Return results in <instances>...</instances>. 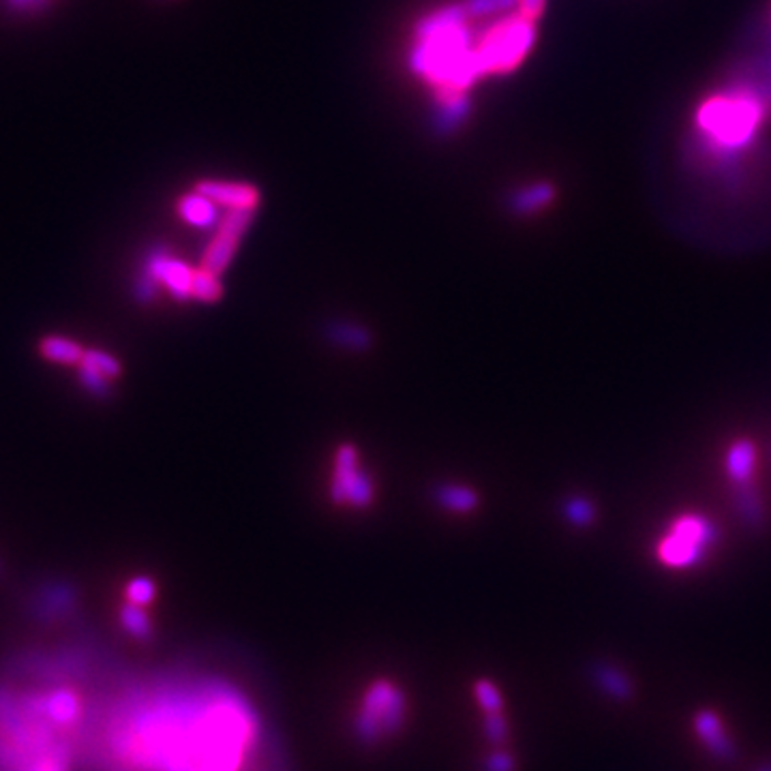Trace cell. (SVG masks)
Segmentation results:
<instances>
[{"label": "cell", "instance_id": "13", "mask_svg": "<svg viewBox=\"0 0 771 771\" xmlns=\"http://www.w3.org/2000/svg\"><path fill=\"white\" fill-rule=\"evenodd\" d=\"M757 467V448L748 440H739L727 452V474L739 487H748Z\"/></svg>", "mask_w": 771, "mask_h": 771}, {"label": "cell", "instance_id": "15", "mask_svg": "<svg viewBox=\"0 0 771 771\" xmlns=\"http://www.w3.org/2000/svg\"><path fill=\"white\" fill-rule=\"evenodd\" d=\"M39 352L45 360L56 362V365H80L84 358V347L78 341L60 335L41 339Z\"/></svg>", "mask_w": 771, "mask_h": 771}, {"label": "cell", "instance_id": "20", "mask_svg": "<svg viewBox=\"0 0 771 771\" xmlns=\"http://www.w3.org/2000/svg\"><path fill=\"white\" fill-rule=\"evenodd\" d=\"M223 296V285L217 275L208 272L204 268L193 272L191 281V298L200 302H217Z\"/></svg>", "mask_w": 771, "mask_h": 771}, {"label": "cell", "instance_id": "14", "mask_svg": "<svg viewBox=\"0 0 771 771\" xmlns=\"http://www.w3.org/2000/svg\"><path fill=\"white\" fill-rule=\"evenodd\" d=\"M440 99V110H437L435 116V125L440 129V133H452L457 131L463 123L467 114H470V97L467 93L461 95H444L437 97Z\"/></svg>", "mask_w": 771, "mask_h": 771}, {"label": "cell", "instance_id": "9", "mask_svg": "<svg viewBox=\"0 0 771 771\" xmlns=\"http://www.w3.org/2000/svg\"><path fill=\"white\" fill-rule=\"evenodd\" d=\"M195 191L206 195L217 206L225 208H257L260 191L245 183H230V180H202L195 185Z\"/></svg>", "mask_w": 771, "mask_h": 771}, {"label": "cell", "instance_id": "26", "mask_svg": "<svg viewBox=\"0 0 771 771\" xmlns=\"http://www.w3.org/2000/svg\"><path fill=\"white\" fill-rule=\"evenodd\" d=\"M125 596H127V602L138 604V607H146V604L155 600L157 585L153 579H148V577H135L129 581V585L125 589Z\"/></svg>", "mask_w": 771, "mask_h": 771}, {"label": "cell", "instance_id": "3", "mask_svg": "<svg viewBox=\"0 0 771 771\" xmlns=\"http://www.w3.org/2000/svg\"><path fill=\"white\" fill-rule=\"evenodd\" d=\"M536 43V22L525 15H508L493 24L476 45L482 71L508 73L517 69Z\"/></svg>", "mask_w": 771, "mask_h": 771}, {"label": "cell", "instance_id": "24", "mask_svg": "<svg viewBox=\"0 0 771 771\" xmlns=\"http://www.w3.org/2000/svg\"><path fill=\"white\" fill-rule=\"evenodd\" d=\"M474 694H476V701H478L482 712H485V716L502 714L504 697H502L500 688H497L493 682H489V679H480V682H476Z\"/></svg>", "mask_w": 771, "mask_h": 771}, {"label": "cell", "instance_id": "6", "mask_svg": "<svg viewBox=\"0 0 771 771\" xmlns=\"http://www.w3.org/2000/svg\"><path fill=\"white\" fill-rule=\"evenodd\" d=\"M375 487L371 478L362 472L358 450L352 444H343L335 457V474L330 482V497L335 504L367 508L373 502Z\"/></svg>", "mask_w": 771, "mask_h": 771}, {"label": "cell", "instance_id": "25", "mask_svg": "<svg viewBox=\"0 0 771 771\" xmlns=\"http://www.w3.org/2000/svg\"><path fill=\"white\" fill-rule=\"evenodd\" d=\"M73 600H75V596L71 592V587H52V592L41 596L39 615L50 617V615L65 613L73 604Z\"/></svg>", "mask_w": 771, "mask_h": 771}, {"label": "cell", "instance_id": "22", "mask_svg": "<svg viewBox=\"0 0 771 771\" xmlns=\"http://www.w3.org/2000/svg\"><path fill=\"white\" fill-rule=\"evenodd\" d=\"M461 7L467 18H489V15H500L519 7V0H463Z\"/></svg>", "mask_w": 771, "mask_h": 771}, {"label": "cell", "instance_id": "16", "mask_svg": "<svg viewBox=\"0 0 771 771\" xmlns=\"http://www.w3.org/2000/svg\"><path fill=\"white\" fill-rule=\"evenodd\" d=\"M555 198V187L551 183H534L514 193L510 202L517 215H532L536 210L549 206Z\"/></svg>", "mask_w": 771, "mask_h": 771}, {"label": "cell", "instance_id": "17", "mask_svg": "<svg viewBox=\"0 0 771 771\" xmlns=\"http://www.w3.org/2000/svg\"><path fill=\"white\" fill-rule=\"evenodd\" d=\"M435 500L452 512H472L478 506V495L463 485H442L435 491Z\"/></svg>", "mask_w": 771, "mask_h": 771}, {"label": "cell", "instance_id": "23", "mask_svg": "<svg viewBox=\"0 0 771 771\" xmlns=\"http://www.w3.org/2000/svg\"><path fill=\"white\" fill-rule=\"evenodd\" d=\"M80 365L99 371L101 375L108 377V380H116V377H120V373H123V365H120L112 354L103 350H84V358Z\"/></svg>", "mask_w": 771, "mask_h": 771}, {"label": "cell", "instance_id": "11", "mask_svg": "<svg viewBox=\"0 0 771 771\" xmlns=\"http://www.w3.org/2000/svg\"><path fill=\"white\" fill-rule=\"evenodd\" d=\"M176 208H178L180 219L193 225V228L208 230V228H215V225L219 223L217 204L198 191L183 195V198L178 200Z\"/></svg>", "mask_w": 771, "mask_h": 771}, {"label": "cell", "instance_id": "30", "mask_svg": "<svg viewBox=\"0 0 771 771\" xmlns=\"http://www.w3.org/2000/svg\"><path fill=\"white\" fill-rule=\"evenodd\" d=\"M514 759L508 752H493L485 761V771H514Z\"/></svg>", "mask_w": 771, "mask_h": 771}, {"label": "cell", "instance_id": "5", "mask_svg": "<svg viewBox=\"0 0 771 771\" xmlns=\"http://www.w3.org/2000/svg\"><path fill=\"white\" fill-rule=\"evenodd\" d=\"M716 540V529L703 514H682L658 542L656 555L667 568H690L699 564Z\"/></svg>", "mask_w": 771, "mask_h": 771}, {"label": "cell", "instance_id": "19", "mask_svg": "<svg viewBox=\"0 0 771 771\" xmlns=\"http://www.w3.org/2000/svg\"><path fill=\"white\" fill-rule=\"evenodd\" d=\"M330 339L343 345V347H350V350H367V347L371 345V335L369 330H365L362 326H356V324H335L330 328Z\"/></svg>", "mask_w": 771, "mask_h": 771}, {"label": "cell", "instance_id": "32", "mask_svg": "<svg viewBox=\"0 0 771 771\" xmlns=\"http://www.w3.org/2000/svg\"><path fill=\"white\" fill-rule=\"evenodd\" d=\"M5 3L13 11H39L50 3V0H5Z\"/></svg>", "mask_w": 771, "mask_h": 771}, {"label": "cell", "instance_id": "18", "mask_svg": "<svg viewBox=\"0 0 771 771\" xmlns=\"http://www.w3.org/2000/svg\"><path fill=\"white\" fill-rule=\"evenodd\" d=\"M594 673H596V682L602 686L604 692H609L611 697H615V699H630L632 697V686L622 671H617L615 667H609V664H600Z\"/></svg>", "mask_w": 771, "mask_h": 771}, {"label": "cell", "instance_id": "28", "mask_svg": "<svg viewBox=\"0 0 771 771\" xmlns=\"http://www.w3.org/2000/svg\"><path fill=\"white\" fill-rule=\"evenodd\" d=\"M110 382L108 377L101 375L99 371L90 369L86 365H80V384L90 392V395L95 397H108L110 395Z\"/></svg>", "mask_w": 771, "mask_h": 771}, {"label": "cell", "instance_id": "31", "mask_svg": "<svg viewBox=\"0 0 771 771\" xmlns=\"http://www.w3.org/2000/svg\"><path fill=\"white\" fill-rule=\"evenodd\" d=\"M544 5H547V0H519V13L536 22L544 11Z\"/></svg>", "mask_w": 771, "mask_h": 771}, {"label": "cell", "instance_id": "2", "mask_svg": "<svg viewBox=\"0 0 771 771\" xmlns=\"http://www.w3.org/2000/svg\"><path fill=\"white\" fill-rule=\"evenodd\" d=\"M761 123L759 103L750 97H716L699 112V127L714 144L737 150L746 146Z\"/></svg>", "mask_w": 771, "mask_h": 771}, {"label": "cell", "instance_id": "1", "mask_svg": "<svg viewBox=\"0 0 771 771\" xmlns=\"http://www.w3.org/2000/svg\"><path fill=\"white\" fill-rule=\"evenodd\" d=\"M410 67L435 86L437 97L467 93L476 80L485 78L461 3L437 9L418 22Z\"/></svg>", "mask_w": 771, "mask_h": 771}, {"label": "cell", "instance_id": "33", "mask_svg": "<svg viewBox=\"0 0 771 771\" xmlns=\"http://www.w3.org/2000/svg\"><path fill=\"white\" fill-rule=\"evenodd\" d=\"M33 771H65V765L54 757H48V759H43L41 763H37V767Z\"/></svg>", "mask_w": 771, "mask_h": 771}, {"label": "cell", "instance_id": "7", "mask_svg": "<svg viewBox=\"0 0 771 771\" xmlns=\"http://www.w3.org/2000/svg\"><path fill=\"white\" fill-rule=\"evenodd\" d=\"M255 217V208H228V213L219 221V232L213 238V243L208 245L202 268L213 272V275H223V270L230 266L232 257L236 255V249L240 245V238L245 236L249 225Z\"/></svg>", "mask_w": 771, "mask_h": 771}, {"label": "cell", "instance_id": "4", "mask_svg": "<svg viewBox=\"0 0 771 771\" xmlns=\"http://www.w3.org/2000/svg\"><path fill=\"white\" fill-rule=\"evenodd\" d=\"M407 720V699L399 686L380 679L362 694L358 716L354 720L356 737L369 746L399 733Z\"/></svg>", "mask_w": 771, "mask_h": 771}, {"label": "cell", "instance_id": "27", "mask_svg": "<svg viewBox=\"0 0 771 771\" xmlns=\"http://www.w3.org/2000/svg\"><path fill=\"white\" fill-rule=\"evenodd\" d=\"M566 517L572 525H579V527H585L594 521L596 517V510H594V504L587 500V497H572V500L566 502Z\"/></svg>", "mask_w": 771, "mask_h": 771}, {"label": "cell", "instance_id": "21", "mask_svg": "<svg viewBox=\"0 0 771 771\" xmlns=\"http://www.w3.org/2000/svg\"><path fill=\"white\" fill-rule=\"evenodd\" d=\"M120 624H123V628L138 639H150V634H153L150 617L146 615L144 607H138V604H131V602L125 604L123 611H120Z\"/></svg>", "mask_w": 771, "mask_h": 771}, {"label": "cell", "instance_id": "12", "mask_svg": "<svg viewBox=\"0 0 771 771\" xmlns=\"http://www.w3.org/2000/svg\"><path fill=\"white\" fill-rule=\"evenodd\" d=\"M41 712L48 716L50 722L54 724H60V727H69V724H73L75 720H78L80 716V699L75 697V694L67 688H60L52 694H48L41 701Z\"/></svg>", "mask_w": 771, "mask_h": 771}, {"label": "cell", "instance_id": "34", "mask_svg": "<svg viewBox=\"0 0 771 771\" xmlns=\"http://www.w3.org/2000/svg\"><path fill=\"white\" fill-rule=\"evenodd\" d=\"M759 771H771V765H769V767H763V769H759Z\"/></svg>", "mask_w": 771, "mask_h": 771}, {"label": "cell", "instance_id": "8", "mask_svg": "<svg viewBox=\"0 0 771 771\" xmlns=\"http://www.w3.org/2000/svg\"><path fill=\"white\" fill-rule=\"evenodd\" d=\"M142 270L146 275L153 277L159 285H165L176 300H189L191 298V281H193V268L178 260V257H172L168 249L157 247L148 253L144 260Z\"/></svg>", "mask_w": 771, "mask_h": 771}, {"label": "cell", "instance_id": "29", "mask_svg": "<svg viewBox=\"0 0 771 771\" xmlns=\"http://www.w3.org/2000/svg\"><path fill=\"white\" fill-rule=\"evenodd\" d=\"M508 720L502 714H489L485 720V735L489 737V742L493 744H504L508 737Z\"/></svg>", "mask_w": 771, "mask_h": 771}, {"label": "cell", "instance_id": "10", "mask_svg": "<svg viewBox=\"0 0 771 771\" xmlns=\"http://www.w3.org/2000/svg\"><path fill=\"white\" fill-rule=\"evenodd\" d=\"M694 731L701 737V742L705 748L716 754L720 759H731L733 757V744L722 727V720L718 714L709 712V709H703L697 716H694Z\"/></svg>", "mask_w": 771, "mask_h": 771}]
</instances>
